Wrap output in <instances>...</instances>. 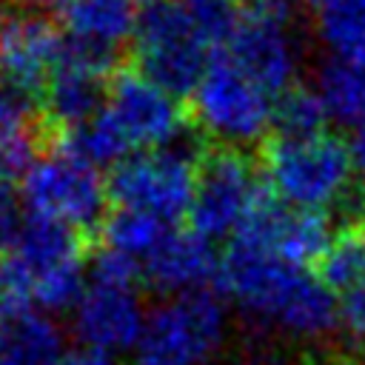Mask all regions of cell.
I'll use <instances>...</instances> for the list:
<instances>
[{"label": "cell", "instance_id": "6da1fadb", "mask_svg": "<svg viewBox=\"0 0 365 365\" xmlns=\"http://www.w3.org/2000/svg\"><path fill=\"white\" fill-rule=\"evenodd\" d=\"M217 279L248 322L288 339L317 342L339 325V302L317 274L240 237L220 259Z\"/></svg>", "mask_w": 365, "mask_h": 365}, {"label": "cell", "instance_id": "7a4b0ae2", "mask_svg": "<svg viewBox=\"0 0 365 365\" xmlns=\"http://www.w3.org/2000/svg\"><path fill=\"white\" fill-rule=\"evenodd\" d=\"M185 114L171 91L140 71H117L108 80L103 108L80 128L66 131L63 148L91 165L123 163L131 151L165 148L180 140Z\"/></svg>", "mask_w": 365, "mask_h": 365}, {"label": "cell", "instance_id": "3957f363", "mask_svg": "<svg viewBox=\"0 0 365 365\" xmlns=\"http://www.w3.org/2000/svg\"><path fill=\"white\" fill-rule=\"evenodd\" d=\"M0 285L11 308H74L86 288L77 231L29 214L0 262Z\"/></svg>", "mask_w": 365, "mask_h": 365}, {"label": "cell", "instance_id": "277c9868", "mask_svg": "<svg viewBox=\"0 0 365 365\" xmlns=\"http://www.w3.org/2000/svg\"><path fill=\"white\" fill-rule=\"evenodd\" d=\"M351 145L328 131L279 134L262 154V174L274 197L297 211H322L351 194Z\"/></svg>", "mask_w": 365, "mask_h": 365}, {"label": "cell", "instance_id": "5b68a950", "mask_svg": "<svg viewBox=\"0 0 365 365\" xmlns=\"http://www.w3.org/2000/svg\"><path fill=\"white\" fill-rule=\"evenodd\" d=\"M211 29L180 0H157L145 6L134 26V51L140 74L165 91H194L211 63Z\"/></svg>", "mask_w": 365, "mask_h": 365}, {"label": "cell", "instance_id": "8992f818", "mask_svg": "<svg viewBox=\"0 0 365 365\" xmlns=\"http://www.w3.org/2000/svg\"><path fill=\"white\" fill-rule=\"evenodd\" d=\"M228 342L225 305L205 294H180L160 302L134 345L137 365H214Z\"/></svg>", "mask_w": 365, "mask_h": 365}, {"label": "cell", "instance_id": "52a82bcc", "mask_svg": "<svg viewBox=\"0 0 365 365\" xmlns=\"http://www.w3.org/2000/svg\"><path fill=\"white\" fill-rule=\"evenodd\" d=\"M222 46V54L268 94L294 88L302 51L288 0H245L234 9Z\"/></svg>", "mask_w": 365, "mask_h": 365}, {"label": "cell", "instance_id": "ba28073f", "mask_svg": "<svg viewBox=\"0 0 365 365\" xmlns=\"http://www.w3.org/2000/svg\"><path fill=\"white\" fill-rule=\"evenodd\" d=\"M134 279L137 265L131 259L114 251H103L94 259L91 282L74 302V331L86 348L103 354L134 351L148 317Z\"/></svg>", "mask_w": 365, "mask_h": 365}, {"label": "cell", "instance_id": "9c48e42d", "mask_svg": "<svg viewBox=\"0 0 365 365\" xmlns=\"http://www.w3.org/2000/svg\"><path fill=\"white\" fill-rule=\"evenodd\" d=\"M191 114L208 137L237 151L259 143L274 125V94L220 54L191 91Z\"/></svg>", "mask_w": 365, "mask_h": 365}, {"label": "cell", "instance_id": "30bf717a", "mask_svg": "<svg viewBox=\"0 0 365 365\" xmlns=\"http://www.w3.org/2000/svg\"><path fill=\"white\" fill-rule=\"evenodd\" d=\"M197 160L185 145H165L125 157L108 180V197L163 222L188 214L197 188Z\"/></svg>", "mask_w": 365, "mask_h": 365}, {"label": "cell", "instance_id": "8fae6325", "mask_svg": "<svg viewBox=\"0 0 365 365\" xmlns=\"http://www.w3.org/2000/svg\"><path fill=\"white\" fill-rule=\"evenodd\" d=\"M23 200L31 217L88 231L103 220L108 182L100 180L97 165L63 148L31 163L23 174Z\"/></svg>", "mask_w": 365, "mask_h": 365}, {"label": "cell", "instance_id": "7c38bea8", "mask_svg": "<svg viewBox=\"0 0 365 365\" xmlns=\"http://www.w3.org/2000/svg\"><path fill=\"white\" fill-rule=\"evenodd\" d=\"M259 202V180L251 163L234 148H220L208 154L197 171V188L188 208L191 231L208 242L234 237Z\"/></svg>", "mask_w": 365, "mask_h": 365}, {"label": "cell", "instance_id": "4fadbf2b", "mask_svg": "<svg viewBox=\"0 0 365 365\" xmlns=\"http://www.w3.org/2000/svg\"><path fill=\"white\" fill-rule=\"evenodd\" d=\"M68 43L51 20L31 9L0 6V77L26 97L43 94Z\"/></svg>", "mask_w": 365, "mask_h": 365}, {"label": "cell", "instance_id": "5bb4252c", "mask_svg": "<svg viewBox=\"0 0 365 365\" xmlns=\"http://www.w3.org/2000/svg\"><path fill=\"white\" fill-rule=\"evenodd\" d=\"M234 237L254 242L291 265L305 268L308 262L322 257L331 240V231H328L325 217L317 211H297L282 202L262 200L259 208L251 214V220Z\"/></svg>", "mask_w": 365, "mask_h": 365}, {"label": "cell", "instance_id": "9a60e30c", "mask_svg": "<svg viewBox=\"0 0 365 365\" xmlns=\"http://www.w3.org/2000/svg\"><path fill=\"white\" fill-rule=\"evenodd\" d=\"M111 60L91 54L86 48L68 46L60 66L48 77L43 97H46V111L54 125L63 131H74L86 125L106 100V71Z\"/></svg>", "mask_w": 365, "mask_h": 365}, {"label": "cell", "instance_id": "2e32d148", "mask_svg": "<svg viewBox=\"0 0 365 365\" xmlns=\"http://www.w3.org/2000/svg\"><path fill=\"white\" fill-rule=\"evenodd\" d=\"M140 268L145 271V279L157 291L168 297H180V294L202 291V285L217 277L220 259L214 257L211 242L202 240L200 234L171 228Z\"/></svg>", "mask_w": 365, "mask_h": 365}, {"label": "cell", "instance_id": "e0dca14e", "mask_svg": "<svg viewBox=\"0 0 365 365\" xmlns=\"http://www.w3.org/2000/svg\"><path fill=\"white\" fill-rule=\"evenodd\" d=\"M71 46L114 60V51L134 37L137 17L128 0H66L60 6Z\"/></svg>", "mask_w": 365, "mask_h": 365}, {"label": "cell", "instance_id": "ac0fdd59", "mask_svg": "<svg viewBox=\"0 0 365 365\" xmlns=\"http://www.w3.org/2000/svg\"><path fill=\"white\" fill-rule=\"evenodd\" d=\"M60 325L34 308H14L0 319V365H66Z\"/></svg>", "mask_w": 365, "mask_h": 365}, {"label": "cell", "instance_id": "d6986e66", "mask_svg": "<svg viewBox=\"0 0 365 365\" xmlns=\"http://www.w3.org/2000/svg\"><path fill=\"white\" fill-rule=\"evenodd\" d=\"M317 97L328 120L342 125H365V51L362 54H331L317 68Z\"/></svg>", "mask_w": 365, "mask_h": 365}, {"label": "cell", "instance_id": "ffe728a7", "mask_svg": "<svg viewBox=\"0 0 365 365\" xmlns=\"http://www.w3.org/2000/svg\"><path fill=\"white\" fill-rule=\"evenodd\" d=\"M40 131L23 91L0 83V174H26L37 160Z\"/></svg>", "mask_w": 365, "mask_h": 365}, {"label": "cell", "instance_id": "44dd1931", "mask_svg": "<svg viewBox=\"0 0 365 365\" xmlns=\"http://www.w3.org/2000/svg\"><path fill=\"white\" fill-rule=\"evenodd\" d=\"M168 231H171L168 222L148 217V214H140V211H131V208H117L103 225L106 251H114V254L131 259L137 268L163 242V237Z\"/></svg>", "mask_w": 365, "mask_h": 365}, {"label": "cell", "instance_id": "7402d4cb", "mask_svg": "<svg viewBox=\"0 0 365 365\" xmlns=\"http://www.w3.org/2000/svg\"><path fill=\"white\" fill-rule=\"evenodd\" d=\"M319 262V279L331 291H351L365 282V228L348 225L328 240Z\"/></svg>", "mask_w": 365, "mask_h": 365}, {"label": "cell", "instance_id": "603a6c76", "mask_svg": "<svg viewBox=\"0 0 365 365\" xmlns=\"http://www.w3.org/2000/svg\"><path fill=\"white\" fill-rule=\"evenodd\" d=\"M317 34L334 54H362L365 0H331L317 9Z\"/></svg>", "mask_w": 365, "mask_h": 365}, {"label": "cell", "instance_id": "cb8c5ba5", "mask_svg": "<svg viewBox=\"0 0 365 365\" xmlns=\"http://www.w3.org/2000/svg\"><path fill=\"white\" fill-rule=\"evenodd\" d=\"M325 120H328V114L314 88L294 86L285 94H279V100L274 103V123L282 128V134H294V137L317 134V131H322Z\"/></svg>", "mask_w": 365, "mask_h": 365}, {"label": "cell", "instance_id": "d4e9b609", "mask_svg": "<svg viewBox=\"0 0 365 365\" xmlns=\"http://www.w3.org/2000/svg\"><path fill=\"white\" fill-rule=\"evenodd\" d=\"M180 3H185L191 11H197L200 20L211 29L214 40L222 43V37H225V31L234 20V6L228 0H180Z\"/></svg>", "mask_w": 365, "mask_h": 365}, {"label": "cell", "instance_id": "484cf974", "mask_svg": "<svg viewBox=\"0 0 365 365\" xmlns=\"http://www.w3.org/2000/svg\"><path fill=\"white\" fill-rule=\"evenodd\" d=\"M20 222H23V217H20L17 191H14L11 180L0 174V245L3 248H9V242L14 240Z\"/></svg>", "mask_w": 365, "mask_h": 365}, {"label": "cell", "instance_id": "4316f807", "mask_svg": "<svg viewBox=\"0 0 365 365\" xmlns=\"http://www.w3.org/2000/svg\"><path fill=\"white\" fill-rule=\"evenodd\" d=\"M339 322H345V328L354 336L365 339V282L351 288L342 297V302H339Z\"/></svg>", "mask_w": 365, "mask_h": 365}, {"label": "cell", "instance_id": "83f0119b", "mask_svg": "<svg viewBox=\"0 0 365 365\" xmlns=\"http://www.w3.org/2000/svg\"><path fill=\"white\" fill-rule=\"evenodd\" d=\"M66 365H114V359H111V354H103V351L83 345L66 356Z\"/></svg>", "mask_w": 365, "mask_h": 365}, {"label": "cell", "instance_id": "f1b7e54d", "mask_svg": "<svg viewBox=\"0 0 365 365\" xmlns=\"http://www.w3.org/2000/svg\"><path fill=\"white\" fill-rule=\"evenodd\" d=\"M351 157H354V168L365 174V125L356 128V134L351 140Z\"/></svg>", "mask_w": 365, "mask_h": 365}, {"label": "cell", "instance_id": "f546056e", "mask_svg": "<svg viewBox=\"0 0 365 365\" xmlns=\"http://www.w3.org/2000/svg\"><path fill=\"white\" fill-rule=\"evenodd\" d=\"M20 3H26L29 9H51V6H57V9H60L66 0H20Z\"/></svg>", "mask_w": 365, "mask_h": 365}, {"label": "cell", "instance_id": "4dcf8cb0", "mask_svg": "<svg viewBox=\"0 0 365 365\" xmlns=\"http://www.w3.org/2000/svg\"><path fill=\"white\" fill-rule=\"evenodd\" d=\"M234 365H265V362H262V359H254V356H251V359H237Z\"/></svg>", "mask_w": 365, "mask_h": 365}, {"label": "cell", "instance_id": "1f68e13d", "mask_svg": "<svg viewBox=\"0 0 365 365\" xmlns=\"http://www.w3.org/2000/svg\"><path fill=\"white\" fill-rule=\"evenodd\" d=\"M302 3H308V6H314V9H322V6L331 3V0H302Z\"/></svg>", "mask_w": 365, "mask_h": 365}, {"label": "cell", "instance_id": "d6a6232c", "mask_svg": "<svg viewBox=\"0 0 365 365\" xmlns=\"http://www.w3.org/2000/svg\"><path fill=\"white\" fill-rule=\"evenodd\" d=\"M6 305H9V302H6V294H3V285H0V311H3Z\"/></svg>", "mask_w": 365, "mask_h": 365}, {"label": "cell", "instance_id": "836d02e7", "mask_svg": "<svg viewBox=\"0 0 365 365\" xmlns=\"http://www.w3.org/2000/svg\"><path fill=\"white\" fill-rule=\"evenodd\" d=\"M322 365H354V362H339V359H336V362H322Z\"/></svg>", "mask_w": 365, "mask_h": 365}, {"label": "cell", "instance_id": "e575fe53", "mask_svg": "<svg viewBox=\"0 0 365 365\" xmlns=\"http://www.w3.org/2000/svg\"><path fill=\"white\" fill-rule=\"evenodd\" d=\"M128 3H134V0H128ZM140 3H145V6H151V3H157V0H140Z\"/></svg>", "mask_w": 365, "mask_h": 365}]
</instances>
